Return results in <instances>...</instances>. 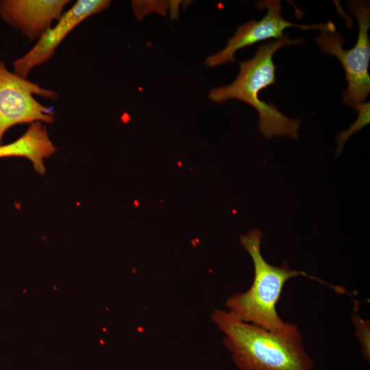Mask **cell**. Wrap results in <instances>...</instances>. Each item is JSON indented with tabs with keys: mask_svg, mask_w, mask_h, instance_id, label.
Returning a JSON list of instances; mask_svg holds the SVG:
<instances>
[{
	"mask_svg": "<svg viewBox=\"0 0 370 370\" xmlns=\"http://www.w3.org/2000/svg\"><path fill=\"white\" fill-rule=\"evenodd\" d=\"M349 10L358 23V35L356 45L349 50L343 49L345 39L338 32H322L315 42L324 53L336 56L343 66L347 87L343 92L342 101L353 107L365 102L370 92V77L368 72L370 60V9L367 1L349 3Z\"/></svg>",
	"mask_w": 370,
	"mask_h": 370,
	"instance_id": "obj_4",
	"label": "cell"
},
{
	"mask_svg": "<svg viewBox=\"0 0 370 370\" xmlns=\"http://www.w3.org/2000/svg\"><path fill=\"white\" fill-rule=\"evenodd\" d=\"M68 0H0V18L27 38L38 40L59 20Z\"/></svg>",
	"mask_w": 370,
	"mask_h": 370,
	"instance_id": "obj_8",
	"label": "cell"
},
{
	"mask_svg": "<svg viewBox=\"0 0 370 370\" xmlns=\"http://www.w3.org/2000/svg\"><path fill=\"white\" fill-rule=\"evenodd\" d=\"M108 0H78L62 14L53 27L47 29L35 45L13 63L14 72L27 79L30 71L48 61L65 37L88 17L101 12L110 5Z\"/></svg>",
	"mask_w": 370,
	"mask_h": 370,
	"instance_id": "obj_7",
	"label": "cell"
},
{
	"mask_svg": "<svg viewBox=\"0 0 370 370\" xmlns=\"http://www.w3.org/2000/svg\"><path fill=\"white\" fill-rule=\"evenodd\" d=\"M356 328L355 334L358 338L362 349L363 358L370 362V322L369 319H362L358 314L353 315L352 318Z\"/></svg>",
	"mask_w": 370,
	"mask_h": 370,
	"instance_id": "obj_11",
	"label": "cell"
},
{
	"mask_svg": "<svg viewBox=\"0 0 370 370\" xmlns=\"http://www.w3.org/2000/svg\"><path fill=\"white\" fill-rule=\"evenodd\" d=\"M211 319L225 335L223 343L240 370H314L296 325L286 322L270 331L245 322L229 311L216 309Z\"/></svg>",
	"mask_w": 370,
	"mask_h": 370,
	"instance_id": "obj_1",
	"label": "cell"
},
{
	"mask_svg": "<svg viewBox=\"0 0 370 370\" xmlns=\"http://www.w3.org/2000/svg\"><path fill=\"white\" fill-rule=\"evenodd\" d=\"M262 232L255 229L241 236L240 242L252 258L254 278L245 293H235L225 302L229 312L241 320L270 331H279L286 325L278 314V302L286 282L298 275L324 282L303 271L291 269L286 262L280 267L269 264L260 253Z\"/></svg>",
	"mask_w": 370,
	"mask_h": 370,
	"instance_id": "obj_3",
	"label": "cell"
},
{
	"mask_svg": "<svg viewBox=\"0 0 370 370\" xmlns=\"http://www.w3.org/2000/svg\"><path fill=\"white\" fill-rule=\"evenodd\" d=\"M304 42L302 38L291 39L284 34L281 38L260 45L251 58L239 62L240 72L236 79L229 85L212 89L209 99L217 103L231 99L246 102L258 112V126L265 138L285 136L297 139L301 119L288 118L273 104L259 99L258 92L275 84V52L286 45H301Z\"/></svg>",
	"mask_w": 370,
	"mask_h": 370,
	"instance_id": "obj_2",
	"label": "cell"
},
{
	"mask_svg": "<svg viewBox=\"0 0 370 370\" xmlns=\"http://www.w3.org/2000/svg\"><path fill=\"white\" fill-rule=\"evenodd\" d=\"M256 5L259 10L266 8V15L260 21L251 20L239 26L234 35L229 38L223 49L206 59L205 64L207 66L214 67L227 62H236L234 54L236 51L264 40L281 38L284 36V31L287 27H296L304 30L314 29L321 32L336 31L335 25L331 21L306 25L286 21L281 15V1H260Z\"/></svg>",
	"mask_w": 370,
	"mask_h": 370,
	"instance_id": "obj_6",
	"label": "cell"
},
{
	"mask_svg": "<svg viewBox=\"0 0 370 370\" xmlns=\"http://www.w3.org/2000/svg\"><path fill=\"white\" fill-rule=\"evenodd\" d=\"M34 95L53 99L58 97L55 91L10 71L0 60V145L5 132L16 125L53 123L54 112Z\"/></svg>",
	"mask_w": 370,
	"mask_h": 370,
	"instance_id": "obj_5",
	"label": "cell"
},
{
	"mask_svg": "<svg viewBox=\"0 0 370 370\" xmlns=\"http://www.w3.org/2000/svg\"><path fill=\"white\" fill-rule=\"evenodd\" d=\"M56 151L47 127L42 123L36 122L29 124L26 132L14 142L0 145V158H26L31 161L36 171L43 174L45 160Z\"/></svg>",
	"mask_w": 370,
	"mask_h": 370,
	"instance_id": "obj_9",
	"label": "cell"
},
{
	"mask_svg": "<svg viewBox=\"0 0 370 370\" xmlns=\"http://www.w3.org/2000/svg\"><path fill=\"white\" fill-rule=\"evenodd\" d=\"M352 108L358 112V116L356 121L351 125L348 130L341 132L338 136L336 141L338 147L336 150L337 154H340L342 152L345 143L352 135L369 125L370 122L369 101L358 103Z\"/></svg>",
	"mask_w": 370,
	"mask_h": 370,
	"instance_id": "obj_10",
	"label": "cell"
}]
</instances>
